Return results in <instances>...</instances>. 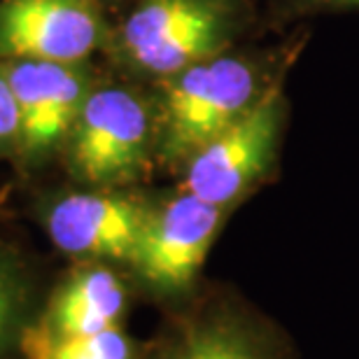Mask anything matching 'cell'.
<instances>
[{"instance_id":"52a82bcc","label":"cell","mask_w":359,"mask_h":359,"mask_svg":"<svg viewBox=\"0 0 359 359\" xmlns=\"http://www.w3.org/2000/svg\"><path fill=\"white\" fill-rule=\"evenodd\" d=\"M226 21L222 0H145L121 26V49L135 68L173 77L219 52Z\"/></svg>"},{"instance_id":"30bf717a","label":"cell","mask_w":359,"mask_h":359,"mask_svg":"<svg viewBox=\"0 0 359 359\" xmlns=\"http://www.w3.org/2000/svg\"><path fill=\"white\" fill-rule=\"evenodd\" d=\"M138 299V290L124 266L73 262L49 283L33 327L54 336H82L126 327Z\"/></svg>"},{"instance_id":"5b68a950","label":"cell","mask_w":359,"mask_h":359,"mask_svg":"<svg viewBox=\"0 0 359 359\" xmlns=\"http://www.w3.org/2000/svg\"><path fill=\"white\" fill-rule=\"evenodd\" d=\"M152 203L131 189L82 187L54 191L35 203L42 231L70 262L128 266L138 250Z\"/></svg>"},{"instance_id":"5bb4252c","label":"cell","mask_w":359,"mask_h":359,"mask_svg":"<svg viewBox=\"0 0 359 359\" xmlns=\"http://www.w3.org/2000/svg\"><path fill=\"white\" fill-rule=\"evenodd\" d=\"M322 3H336V5H359V0H322Z\"/></svg>"},{"instance_id":"9c48e42d","label":"cell","mask_w":359,"mask_h":359,"mask_svg":"<svg viewBox=\"0 0 359 359\" xmlns=\"http://www.w3.org/2000/svg\"><path fill=\"white\" fill-rule=\"evenodd\" d=\"M103 28L89 0H3L0 61L82 63Z\"/></svg>"},{"instance_id":"277c9868","label":"cell","mask_w":359,"mask_h":359,"mask_svg":"<svg viewBox=\"0 0 359 359\" xmlns=\"http://www.w3.org/2000/svg\"><path fill=\"white\" fill-rule=\"evenodd\" d=\"M259 93L255 70L229 56H212L168 77L156 128L159 159L182 168L201 147L238 121Z\"/></svg>"},{"instance_id":"7c38bea8","label":"cell","mask_w":359,"mask_h":359,"mask_svg":"<svg viewBox=\"0 0 359 359\" xmlns=\"http://www.w3.org/2000/svg\"><path fill=\"white\" fill-rule=\"evenodd\" d=\"M147 341L128 332V327H110L96 334L54 336L33 327L21 341L19 359H142Z\"/></svg>"},{"instance_id":"8992f818","label":"cell","mask_w":359,"mask_h":359,"mask_svg":"<svg viewBox=\"0 0 359 359\" xmlns=\"http://www.w3.org/2000/svg\"><path fill=\"white\" fill-rule=\"evenodd\" d=\"M283 96L264 89L245 114L201 147L182 168V189L231 210L269 175L283 126Z\"/></svg>"},{"instance_id":"8fae6325","label":"cell","mask_w":359,"mask_h":359,"mask_svg":"<svg viewBox=\"0 0 359 359\" xmlns=\"http://www.w3.org/2000/svg\"><path fill=\"white\" fill-rule=\"evenodd\" d=\"M49 283L19 248L0 241V359H19Z\"/></svg>"},{"instance_id":"7a4b0ae2","label":"cell","mask_w":359,"mask_h":359,"mask_svg":"<svg viewBox=\"0 0 359 359\" xmlns=\"http://www.w3.org/2000/svg\"><path fill=\"white\" fill-rule=\"evenodd\" d=\"M229 210L180 189L152 203L131 264L126 266L138 297L163 313L184 306L201 290V269Z\"/></svg>"},{"instance_id":"3957f363","label":"cell","mask_w":359,"mask_h":359,"mask_svg":"<svg viewBox=\"0 0 359 359\" xmlns=\"http://www.w3.org/2000/svg\"><path fill=\"white\" fill-rule=\"evenodd\" d=\"M154 152L147 105L128 89L103 87L91 89L61 154L75 184L131 189L152 168Z\"/></svg>"},{"instance_id":"6da1fadb","label":"cell","mask_w":359,"mask_h":359,"mask_svg":"<svg viewBox=\"0 0 359 359\" xmlns=\"http://www.w3.org/2000/svg\"><path fill=\"white\" fill-rule=\"evenodd\" d=\"M142 359H299L287 329L229 290H201L163 313Z\"/></svg>"},{"instance_id":"9a60e30c","label":"cell","mask_w":359,"mask_h":359,"mask_svg":"<svg viewBox=\"0 0 359 359\" xmlns=\"http://www.w3.org/2000/svg\"><path fill=\"white\" fill-rule=\"evenodd\" d=\"M0 219H3V210H0Z\"/></svg>"},{"instance_id":"4fadbf2b","label":"cell","mask_w":359,"mask_h":359,"mask_svg":"<svg viewBox=\"0 0 359 359\" xmlns=\"http://www.w3.org/2000/svg\"><path fill=\"white\" fill-rule=\"evenodd\" d=\"M19 135V110L5 70L0 66V156H17Z\"/></svg>"},{"instance_id":"ba28073f","label":"cell","mask_w":359,"mask_h":359,"mask_svg":"<svg viewBox=\"0 0 359 359\" xmlns=\"http://www.w3.org/2000/svg\"><path fill=\"white\" fill-rule=\"evenodd\" d=\"M19 110L21 168L38 170L63 152L82 105L91 93L80 63L54 61H0Z\"/></svg>"}]
</instances>
